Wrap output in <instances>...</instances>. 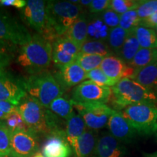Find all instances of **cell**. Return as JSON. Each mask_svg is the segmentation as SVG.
<instances>
[{
	"mask_svg": "<svg viewBox=\"0 0 157 157\" xmlns=\"http://www.w3.org/2000/svg\"><path fill=\"white\" fill-rule=\"evenodd\" d=\"M81 11L79 5L70 1H47L48 29L43 37L51 42L64 36L81 15Z\"/></svg>",
	"mask_w": 157,
	"mask_h": 157,
	"instance_id": "obj_1",
	"label": "cell"
},
{
	"mask_svg": "<svg viewBox=\"0 0 157 157\" xmlns=\"http://www.w3.org/2000/svg\"><path fill=\"white\" fill-rule=\"evenodd\" d=\"M52 60V45L39 34L21 47L17 62L29 74L47 70Z\"/></svg>",
	"mask_w": 157,
	"mask_h": 157,
	"instance_id": "obj_2",
	"label": "cell"
},
{
	"mask_svg": "<svg viewBox=\"0 0 157 157\" xmlns=\"http://www.w3.org/2000/svg\"><path fill=\"white\" fill-rule=\"evenodd\" d=\"M113 108L122 110L136 104L157 103V95L131 78H124L111 87L110 101Z\"/></svg>",
	"mask_w": 157,
	"mask_h": 157,
	"instance_id": "obj_3",
	"label": "cell"
},
{
	"mask_svg": "<svg viewBox=\"0 0 157 157\" xmlns=\"http://www.w3.org/2000/svg\"><path fill=\"white\" fill-rule=\"evenodd\" d=\"M25 82L27 94L38 101L45 109H48L52 101L61 97L66 91L48 70L31 74L25 78Z\"/></svg>",
	"mask_w": 157,
	"mask_h": 157,
	"instance_id": "obj_4",
	"label": "cell"
},
{
	"mask_svg": "<svg viewBox=\"0 0 157 157\" xmlns=\"http://www.w3.org/2000/svg\"><path fill=\"white\" fill-rule=\"evenodd\" d=\"M137 134L151 136L157 133V106L153 104H136L119 111Z\"/></svg>",
	"mask_w": 157,
	"mask_h": 157,
	"instance_id": "obj_5",
	"label": "cell"
},
{
	"mask_svg": "<svg viewBox=\"0 0 157 157\" xmlns=\"http://www.w3.org/2000/svg\"><path fill=\"white\" fill-rule=\"evenodd\" d=\"M17 107L29 130L36 135L50 134L47 124V109L43 107L38 101L27 95Z\"/></svg>",
	"mask_w": 157,
	"mask_h": 157,
	"instance_id": "obj_6",
	"label": "cell"
},
{
	"mask_svg": "<svg viewBox=\"0 0 157 157\" xmlns=\"http://www.w3.org/2000/svg\"><path fill=\"white\" fill-rule=\"evenodd\" d=\"M74 108L84 119L89 129L97 131L108 124L111 115L116 110L103 103H74Z\"/></svg>",
	"mask_w": 157,
	"mask_h": 157,
	"instance_id": "obj_7",
	"label": "cell"
},
{
	"mask_svg": "<svg viewBox=\"0 0 157 157\" xmlns=\"http://www.w3.org/2000/svg\"><path fill=\"white\" fill-rule=\"evenodd\" d=\"M26 95L25 78L5 68L0 70V101L17 105Z\"/></svg>",
	"mask_w": 157,
	"mask_h": 157,
	"instance_id": "obj_8",
	"label": "cell"
},
{
	"mask_svg": "<svg viewBox=\"0 0 157 157\" xmlns=\"http://www.w3.org/2000/svg\"><path fill=\"white\" fill-rule=\"evenodd\" d=\"M31 38L28 29L19 21L7 12L0 10V40L23 46Z\"/></svg>",
	"mask_w": 157,
	"mask_h": 157,
	"instance_id": "obj_9",
	"label": "cell"
},
{
	"mask_svg": "<svg viewBox=\"0 0 157 157\" xmlns=\"http://www.w3.org/2000/svg\"><path fill=\"white\" fill-rule=\"evenodd\" d=\"M111 88L92 81H84L74 88L71 100L77 103H103L110 101Z\"/></svg>",
	"mask_w": 157,
	"mask_h": 157,
	"instance_id": "obj_10",
	"label": "cell"
},
{
	"mask_svg": "<svg viewBox=\"0 0 157 157\" xmlns=\"http://www.w3.org/2000/svg\"><path fill=\"white\" fill-rule=\"evenodd\" d=\"M23 18L39 35L44 36L48 29L47 1L29 0L23 9Z\"/></svg>",
	"mask_w": 157,
	"mask_h": 157,
	"instance_id": "obj_11",
	"label": "cell"
},
{
	"mask_svg": "<svg viewBox=\"0 0 157 157\" xmlns=\"http://www.w3.org/2000/svg\"><path fill=\"white\" fill-rule=\"evenodd\" d=\"M38 151L36 134L30 130H15L12 132V157H31Z\"/></svg>",
	"mask_w": 157,
	"mask_h": 157,
	"instance_id": "obj_12",
	"label": "cell"
},
{
	"mask_svg": "<svg viewBox=\"0 0 157 157\" xmlns=\"http://www.w3.org/2000/svg\"><path fill=\"white\" fill-rule=\"evenodd\" d=\"M80 49L65 36L59 37L52 44V61L57 68L76 62Z\"/></svg>",
	"mask_w": 157,
	"mask_h": 157,
	"instance_id": "obj_13",
	"label": "cell"
},
{
	"mask_svg": "<svg viewBox=\"0 0 157 157\" xmlns=\"http://www.w3.org/2000/svg\"><path fill=\"white\" fill-rule=\"evenodd\" d=\"M107 127L110 134L122 143L133 142L138 135L136 130L119 111H116L111 115Z\"/></svg>",
	"mask_w": 157,
	"mask_h": 157,
	"instance_id": "obj_14",
	"label": "cell"
},
{
	"mask_svg": "<svg viewBox=\"0 0 157 157\" xmlns=\"http://www.w3.org/2000/svg\"><path fill=\"white\" fill-rule=\"evenodd\" d=\"M100 68L108 77L117 82L124 78H130L135 73L132 68L114 55L105 57Z\"/></svg>",
	"mask_w": 157,
	"mask_h": 157,
	"instance_id": "obj_15",
	"label": "cell"
},
{
	"mask_svg": "<svg viewBox=\"0 0 157 157\" xmlns=\"http://www.w3.org/2000/svg\"><path fill=\"white\" fill-rule=\"evenodd\" d=\"M127 148L110 133H103L98 137L94 156L96 157H124Z\"/></svg>",
	"mask_w": 157,
	"mask_h": 157,
	"instance_id": "obj_16",
	"label": "cell"
},
{
	"mask_svg": "<svg viewBox=\"0 0 157 157\" xmlns=\"http://www.w3.org/2000/svg\"><path fill=\"white\" fill-rule=\"evenodd\" d=\"M55 78L60 86L66 90L68 88L79 84L86 78L87 72L84 71L76 62L58 68L54 74Z\"/></svg>",
	"mask_w": 157,
	"mask_h": 157,
	"instance_id": "obj_17",
	"label": "cell"
},
{
	"mask_svg": "<svg viewBox=\"0 0 157 157\" xmlns=\"http://www.w3.org/2000/svg\"><path fill=\"white\" fill-rule=\"evenodd\" d=\"M44 157H70L71 148L66 134L50 135L42 148Z\"/></svg>",
	"mask_w": 157,
	"mask_h": 157,
	"instance_id": "obj_18",
	"label": "cell"
},
{
	"mask_svg": "<svg viewBox=\"0 0 157 157\" xmlns=\"http://www.w3.org/2000/svg\"><path fill=\"white\" fill-rule=\"evenodd\" d=\"M97 131L88 129L76 140L71 147L75 157H91L95 150L98 140Z\"/></svg>",
	"mask_w": 157,
	"mask_h": 157,
	"instance_id": "obj_19",
	"label": "cell"
},
{
	"mask_svg": "<svg viewBox=\"0 0 157 157\" xmlns=\"http://www.w3.org/2000/svg\"><path fill=\"white\" fill-rule=\"evenodd\" d=\"M88 24L87 17L84 15L81 14L63 36L71 41L81 50L83 44L88 40Z\"/></svg>",
	"mask_w": 157,
	"mask_h": 157,
	"instance_id": "obj_20",
	"label": "cell"
},
{
	"mask_svg": "<svg viewBox=\"0 0 157 157\" xmlns=\"http://www.w3.org/2000/svg\"><path fill=\"white\" fill-rule=\"evenodd\" d=\"M130 78L157 95V62L135 71Z\"/></svg>",
	"mask_w": 157,
	"mask_h": 157,
	"instance_id": "obj_21",
	"label": "cell"
},
{
	"mask_svg": "<svg viewBox=\"0 0 157 157\" xmlns=\"http://www.w3.org/2000/svg\"><path fill=\"white\" fill-rule=\"evenodd\" d=\"M87 126L84 119L80 115L74 114L66 121V138L71 147H72L76 141L86 131Z\"/></svg>",
	"mask_w": 157,
	"mask_h": 157,
	"instance_id": "obj_22",
	"label": "cell"
},
{
	"mask_svg": "<svg viewBox=\"0 0 157 157\" xmlns=\"http://www.w3.org/2000/svg\"><path fill=\"white\" fill-rule=\"evenodd\" d=\"M140 49V44L137 42L136 36L132 30L129 31L128 36L127 37L122 48L116 56L119 57L125 63L129 65Z\"/></svg>",
	"mask_w": 157,
	"mask_h": 157,
	"instance_id": "obj_23",
	"label": "cell"
},
{
	"mask_svg": "<svg viewBox=\"0 0 157 157\" xmlns=\"http://www.w3.org/2000/svg\"><path fill=\"white\" fill-rule=\"evenodd\" d=\"M157 62V48H140L128 66L135 71Z\"/></svg>",
	"mask_w": 157,
	"mask_h": 157,
	"instance_id": "obj_24",
	"label": "cell"
},
{
	"mask_svg": "<svg viewBox=\"0 0 157 157\" xmlns=\"http://www.w3.org/2000/svg\"><path fill=\"white\" fill-rule=\"evenodd\" d=\"M140 48H157V34L155 29L139 25L133 30Z\"/></svg>",
	"mask_w": 157,
	"mask_h": 157,
	"instance_id": "obj_25",
	"label": "cell"
},
{
	"mask_svg": "<svg viewBox=\"0 0 157 157\" xmlns=\"http://www.w3.org/2000/svg\"><path fill=\"white\" fill-rule=\"evenodd\" d=\"M50 109L55 114L67 121L74 114V104L71 99L64 97L58 98L50 104Z\"/></svg>",
	"mask_w": 157,
	"mask_h": 157,
	"instance_id": "obj_26",
	"label": "cell"
},
{
	"mask_svg": "<svg viewBox=\"0 0 157 157\" xmlns=\"http://www.w3.org/2000/svg\"><path fill=\"white\" fill-rule=\"evenodd\" d=\"M129 31H127L121 27L117 26L116 28L109 30V36H108V44L110 49L116 56L119 53V50L122 48L124 43L128 36Z\"/></svg>",
	"mask_w": 157,
	"mask_h": 157,
	"instance_id": "obj_27",
	"label": "cell"
},
{
	"mask_svg": "<svg viewBox=\"0 0 157 157\" xmlns=\"http://www.w3.org/2000/svg\"><path fill=\"white\" fill-rule=\"evenodd\" d=\"M80 52L83 53L98 55L103 57L113 55L109 44L101 40H87L82 47Z\"/></svg>",
	"mask_w": 157,
	"mask_h": 157,
	"instance_id": "obj_28",
	"label": "cell"
},
{
	"mask_svg": "<svg viewBox=\"0 0 157 157\" xmlns=\"http://www.w3.org/2000/svg\"><path fill=\"white\" fill-rule=\"evenodd\" d=\"M104 58L105 57L98 55L87 54L80 52L76 62L87 73L90 71L99 68Z\"/></svg>",
	"mask_w": 157,
	"mask_h": 157,
	"instance_id": "obj_29",
	"label": "cell"
},
{
	"mask_svg": "<svg viewBox=\"0 0 157 157\" xmlns=\"http://www.w3.org/2000/svg\"><path fill=\"white\" fill-rule=\"evenodd\" d=\"M12 131L5 121L0 120V155H10L11 151Z\"/></svg>",
	"mask_w": 157,
	"mask_h": 157,
	"instance_id": "obj_30",
	"label": "cell"
},
{
	"mask_svg": "<svg viewBox=\"0 0 157 157\" xmlns=\"http://www.w3.org/2000/svg\"><path fill=\"white\" fill-rule=\"evenodd\" d=\"M109 30L101 20H96L88 24V36L93 37L95 40L104 41L108 39Z\"/></svg>",
	"mask_w": 157,
	"mask_h": 157,
	"instance_id": "obj_31",
	"label": "cell"
},
{
	"mask_svg": "<svg viewBox=\"0 0 157 157\" xmlns=\"http://www.w3.org/2000/svg\"><path fill=\"white\" fill-rule=\"evenodd\" d=\"M140 21L136 10H132L120 15L119 26L127 31H131L140 25Z\"/></svg>",
	"mask_w": 157,
	"mask_h": 157,
	"instance_id": "obj_32",
	"label": "cell"
},
{
	"mask_svg": "<svg viewBox=\"0 0 157 157\" xmlns=\"http://www.w3.org/2000/svg\"><path fill=\"white\" fill-rule=\"evenodd\" d=\"M142 0H111V9L119 15L137 10Z\"/></svg>",
	"mask_w": 157,
	"mask_h": 157,
	"instance_id": "obj_33",
	"label": "cell"
},
{
	"mask_svg": "<svg viewBox=\"0 0 157 157\" xmlns=\"http://www.w3.org/2000/svg\"><path fill=\"white\" fill-rule=\"evenodd\" d=\"M86 78H89L90 81L95 82V83L99 84V85L109 87H112L117 83V82L113 81V80L108 77L100 68H95V69L87 72Z\"/></svg>",
	"mask_w": 157,
	"mask_h": 157,
	"instance_id": "obj_34",
	"label": "cell"
},
{
	"mask_svg": "<svg viewBox=\"0 0 157 157\" xmlns=\"http://www.w3.org/2000/svg\"><path fill=\"white\" fill-rule=\"evenodd\" d=\"M5 122L12 132L17 130V129L29 130L25 121H23L22 117L17 111V107L15 111L7 115V117L5 119Z\"/></svg>",
	"mask_w": 157,
	"mask_h": 157,
	"instance_id": "obj_35",
	"label": "cell"
},
{
	"mask_svg": "<svg viewBox=\"0 0 157 157\" xmlns=\"http://www.w3.org/2000/svg\"><path fill=\"white\" fill-rule=\"evenodd\" d=\"M136 10L139 18L143 21L157 10V0H142Z\"/></svg>",
	"mask_w": 157,
	"mask_h": 157,
	"instance_id": "obj_36",
	"label": "cell"
},
{
	"mask_svg": "<svg viewBox=\"0 0 157 157\" xmlns=\"http://www.w3.org/2000/svg\"><path fill=\"white\" fill-rule=\"evenodd\" d=\"M101 21L109 29L116 28L119 25L120 15L111 9H109L102 13Z\"/></svg>",
	"mask_w": 157,
	"mask_h": 157,
	"instance_id": "obj_37",
	"label": "cell"
},
{
	"mask_svg": "<svg viewBox=\"0 0 157 157\" xmlns=\"http://www.w3.org/2000/svg\"><path fill=\"white\" fill-rule=\"evenodd\" d=\"M111 0H93L88 7L90 12L94 14L103 13L107 10L111 9Z\"/></svg>",
	"mask_w": 157,
	"mask_h": 157,
	"instance_id": "obj_38",
	"label": "cell"
},
{
	"mask_svg": "<svg viewBox=\"0 0 157 157\" xmlns=\"http://www.w3.org/2000/svg\"><path fill=\"white\" fill-rule=\"evenodd\" d=\"M140 25L146 28L156 29H157V10L147 18L140 21Z\"/></svg>",
	"mask_w": 157,
	"mask_h": 157,
	"instance_id": "obj_39",
	"label": "cell"
},
{
	"mask_svg": "<svg viewBox=\"0 0 157 157\" xmlns=\"http://www.w3.org/2000/svg\"><path fill=\"white\" fill-rule=\"evenodd\" d=\"M26 2L25 0H0V6H11L18 9H23L26 5Z\"/></svg>",
	"mask_w": 157,
	"mask_h": 157,
	"instance_id": "obj_40",
	"label": "cell"
},
{
	"mask_svg": "<svg viewBox=\"0 0 157 157\" xmlns=\"http://www.w3.org/2000/svg\"><path fill=\"white\" fill-rule=\"evenodd\" d=\"M17 49L16 45L6 41L0 40V52L2 53H11L15 52Z\"/></svg>",
	"mask_w": 157,
	"mask_h": 157,
	"instance_id": "obj_41",
	"label": "cell"
},
{
	"mask_svg": "<svg viewBox=\"0 0 157 157\" xmlns=\"http://www.w3.org/2000/svg\"><path fill=\"white\" fill-rule=\"evenodd\" d=\"M13 59V55L11 53H2L0 52V70L5 68L10 63Z\"/></svg>",
	"mask_w": 157,
	"mask_h": 157,
	"instance_id": "obj_42",
	"label": "cell"
},
{
	"mask_svg": "<svg viewBox=\"0 0 157 157\" xmlns=\"http://www.w3.org/2000/svg\"><path fill=\"white\" fill-rule=\"evenodd\" d=\"M17 109V105H14L8 102L0 101V111L10 114Z\"/></svg>",
	"mask_w": 157,
	"mask_h": 157,
	"instance_id": "obj_43",
	"label": "cell"
},
{
	"mask_svg": "<svg viewBox=\"0 0 157 157\" xmlns=\"http://www.w3.org/2000/svg\"><path fill=\"white\" fill-rule=\"evenodd\" d=\"M143 157H157V152L143 153Z\"/></svg>",
	"mask_w": 157,
	"mask_h": 157,
	"instance_id": "obj_44",
	"label": "cell"
},
{
	"mask_svg": "<svg viewBox=\"0 0 157 157\" xmlns=\"http://www.w3.org/2000/svg\"><path fill=\"white\" fill-rule=\"evenodd\" d=\"M91 2H92L91 0H82V1H80L79 5H85V6H87V7H89V5L91 4Z\"/></svg>",
	"mask_w": 157,
	"mask_h": 157,
	"instance_id": "obj_45",
	"label": "cell"
},
{
	"mask_svg": "<svg viewBox=\"0 0 157 157\" xmlns=\"http://www.w3.org/2000/svg\"><path fill=\"white\" fill-rule=\"evenodd\" d=\"M7 115H8V114H7V113L0 111V120H5L6 118L7 117Z\"/></svg>",
	"mask_w": 157,
	"mask_h": 157,
	"instance_id": "obj_46",
	"label": "cell"
},
{
	"mask_svg": "<svg viewBox=\"0 0 157 157\" xmlns=\"http://www.w3.org/2000/svg\"><path fill=\"white\" fill-rule=\"evenodd\" d=\"M31 157H44V156L41 154L40 152H37L34 155V156H32Z\"/></svg>",
	"mask_w": 157,
	"mask_h": 157,
	"instance_id": "obj_47",
	"label": "cell"
},
{
	"mask_svg": "<svg viewBox=\"0 0 157 157\" xmlns=\"http://www.w3.org/2000/svg\"><path fill=\"white\" fill-rule=\"evenodd\" d=\"M0 157H12L10 155H0Z\"/></svg>",
	"mask_w": 157,
	"mask_h": 157,
	"instance_id": "obj_48",
	"label": "cell"
},
{
	"mask_svg": "<svg viewBox=\"0 0 157 157\" xmlns=\"http://www.w3.org/2000/svg\"><path fill=\"white\" fill-rule=\"evenodd\" d=\"M155 30H156V34H157V29H155Z\"/></svg>",
	"mask_w": 157,
	"mask_h": 157,
	"instance_id": "obj_49",
	"label": "cell"
},
{
	"mask_svg": "<svg viewBox=\"0 0 157 157\" xmlns=\"http://www.w3.org/2000/svg\"><path fill=\"white\" fill-rule=\"evenodd\" d=\"M156 139H157V133L156 134Z\"/></svg>",
	"mask_w": 157,
	"mask_h": 157,
	"instance_id": "obj_50",
	"label": "cell"
},
{
	"mask_svg": "<svg viewBox=\"0 0 157 157\" xmlns=\"http://www.w3.org/2000/svg\"><path fill=\"white\" fill-rule=\"evenodd\" d=\"M91 157H96V156H94V155H93V156H91Z\"/></svg>",
	"mask_w": 157,
	"mask_h": 157,
	"instance_id": "obj_51",
	"label": "cell"
}]
</instances>
